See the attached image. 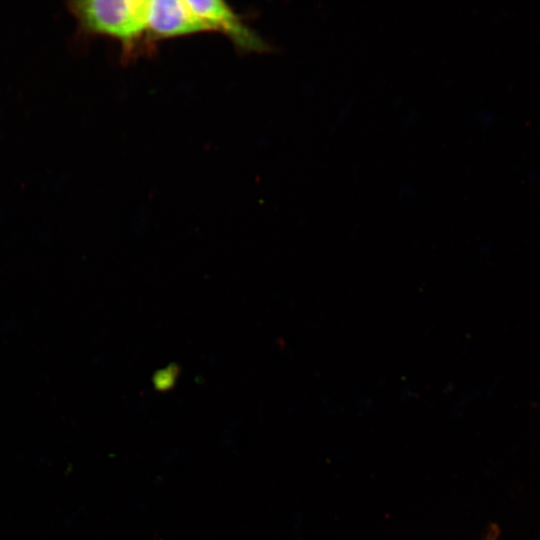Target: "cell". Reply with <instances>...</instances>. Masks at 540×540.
Instances as JSON below:
<instances>
[{"label":"cell","instance_id":"cell-1","mask_svg":"<svg viewBox=\"0 0 540 540\" xmlns=\"http://www.w3.org/2000/svg\"><path fill=\"white\" fill-rule=\"evenodd\" d=\"M67 6L83 32L112 37L124 46L147 32L144 0H76Z\"/></svg>","mask_w":540,"mask_h":540},{"label":"cell","instance_id":"cell-2","mask_svg":"<svg viewBox=\"0 0 540 540\" xmlns=\"http://www.w3.org/2000/svg\"><path fill=\"white\" fill-rule=\"evenodd\" d=\"M190 10L208 27L227 35L240 49L263 52L269 47L251 30L239 15L225 2L219 0H185Z\"/></svg>","mask_w":540,"mask_h":540},{"label":"cell","instance_id":"cell-3","mask_svg":"<svg viewBox=\"0 0 540 540\" xmlns=\"http://www.w3.org/2000/svg\"><path fill=\"white\" fill-rule=\"evenodd\" d=\"M146 28V33L154 39L209 31L184 0L147 1Z\"/></svg>","mask_w":540,"mask_h":540}]
</instances>
